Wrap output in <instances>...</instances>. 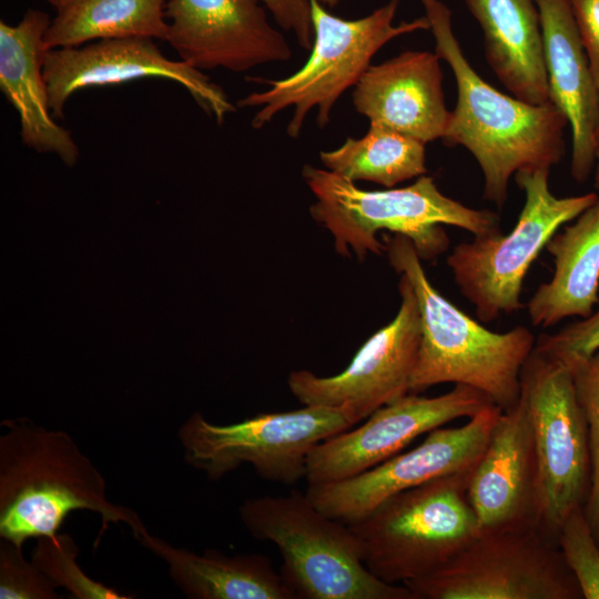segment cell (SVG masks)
<instances>
[{"label": "cell", "instance_id": "5", "mask_svg": "<svg viewBox=\"0 0 599 599\" xmlns=\"http://www.w3.org/2000/svg\"><path fill=\"white\" fill-rule=\"evenodd\" d=\"M238 516L254 538L276 546L280 573L295 599H414L405 585L375 577L351 526L324 514L306 494L252 497Z\"/></svg>", "mask_w": 599, "mask_h": 599}, {"label": "cell", "instance_id": "28", "mask_svg": "<svg viewBox=\"0 0 599 599\" xmlns=\"http://www.w3.org/2000/svg\"><path fill=\"white\" fill-rule=\"evenodd\" d=\"M577 398L589 432L591 484L583 506L599 542V349L571 369Z\"/></svg>", "mask_w": 599, "mask_h": 599}, {"label": "cell", "instance_id": "20", "mask_svg": "<svg viewBox=\"0 0 599 599\" xmlns=\"http://www.w3.org/2000/svg\"><path fill=\"white\" fill-rule=\"evenodd\" d=\"M49 14L29 9L17 24L0 21V89L19 115L22 143L54 153L72 166L79 149L71 132L54 120L43 74Z\"/></svg>", "mask_w": 599, "mask_h": 599}, {"label": "cell", "instance_id": "4", "mask_svg": "<svg viewBox=\"0 0 599 599\" xmlns=\"http://www.w3.org/2000/svg\"><path fill=\"white\" fill-rule=\"evenodd\" d=\"M303 179L315 201L309 213L334 238L342 256L364 260L382 255L385 246L377 233L388 231L408 237L422 260H433L449 245L443 224L474 236L500 233V217L476 210L443 194L433 176L422 175L404 187L369 191L326 169L304 165Z\"/></svg>", "mask_w": 599, "mask_h": 599}, {"label": "cell", "instance_id": "2", "mask_svg": "<svg viewBox=\"0 0 599 599\" xmlns=\"http://www.w3.org/2000/svg\"><path fill=\"white\" fill-rule=\"evenodd\" d=\"M0 537L22 547L29 538L59 532L74 510L95 512L102 525L145 530L132 509L111 502L101 471L63 430L20 417L1 423Z\"/></svg>", "mask_w": 599, "mask_h": 599}, {"label": "cell", "instance_id": "6", "mask_svg": "<svg viewBox=\"0 0 599 599\" xmlns=\"http://www.w3.org/2000/svg\"><path fill=\"white\" fill-rule=\"evenodd\" d=\"M474 467L402 491L349 525L375 577L393 585L427 577L481 534L467 493Z\"/></svg>", "mask_w": 599, "mask_h": 599}, {"label": "cell", "instance_id": "9", "mask_svg": "<svg viewBox=\"0 0 599 599\" xmlns=\"http://www.w3.org/2000/svg\"><path fill=\"white\" fill-rule=\"evenodd\" d=\"M346 408L304 405L219 425L193 413L180 426L184 460L210 480H219L247 464L264 480L295 485L305 478L309 453L319 443L357 425Z\"/></svg>", "mask_w": 599, "mask_h": 599}, {"label": "cell", "instance_id": "26", "mask_svg": "<svg viewBox=\"0 0 599 599\" xmlns=\"http://www.w3.org/2000/svg\"><path fill=\"white\" fill-rule=\"evenodd\" d=\"M31 561L57 587L67 589L77 599H130L112 587L88 576L78 562L79 547L67 534L37 538Z\"/></svg>", "mask_w": 599, "mask_h": 599}, {"label": "cell", "instance_id": "14", "mask_svg": "<svg viewBox=\"0 0 599 599\" xmlns=\"http://www.w3.org/2000/svg\"><path fill=\"white\" fill-rule=\"evenodd\" d=\"M491 404L486 394L463 384L435 397L409 393L375 410L361 426L315 446L305 479L321 485L356 476L397 455L418 436L459 417L470 418Z\"/></svg>", "mask_w": 599, "mask_h": 599}, {"label": "cell", "instance_id": "19", "mask_svg": "<svg viewBox=\"0 0 599 599\" xmlns=\"http://www.w3.org/2000/svg\"><path fill=\"white\" fill-rule=\"evenodd\" d=\"M541 23L549 101L567 118L572 135L570 173L577 183L591 175L598 144L599 91L569 0H535Z\"/></svg>", "mask_w": 599, "mask_h": 599}, {"label": "cell", "instance_id": "1", "mask_svg": "<svg viewBox=\"0 0 599 599\" xmlns=\"http://www.w3.org/2000/svg\"><path fill=\"white\" fill-rule=\"evenodd\" d=\"M435 52L450 67L457 101L443 142L464 146L484 175V197L501 209L509 180L525 169L558 164L565 154L569 122L551 102L530 104L486 82L466 59L454 33L451 11L440 0H420Z\"/></svg>", "mask_w": 599, "mask_h": 599}, {"label": "cell", "instance_id": "32", "mask_svg": "<svg viewBox=\"0 0 599 599\" xmlns=\"http://www.w3.org/2000/svg\"><path fill=\"white\" fill-rule=\"evenodd\" d=\"M569 1L599 91V0Z\"/></svg>", "mask_w": 599, "mask_h": 599}, {"label": "cell", "instance_id": "3", "mask_svg": "<svg viewBox=\"0 0 599 599\" xmlns=\"http://www.w3.org/2000/svg\"><path fill=\"white\" fill-rule=\"evenodd\" d=\"M383 243L390 266L408 278L419 309L422 337L409 393L454 383L483 392L502 410L516 405L534 334L521 325L505 333L487 329L432 285L408 237L392 233Z\"/></svg>", "mask_w": 599, "mask_h": 599}, {"label": "cell", "instance_id": "10", "mask_svg": "<svg viewBox=\"0 0 599 599\" xmlns=\"http://www.w3.org/2000/svg\"><path fill=\"white\" fill-rule=\"evenodd\" d=\"M532 429L537 467V525L557 542L566 517L583 506L591 484V453L586 417L572 373L532 351L520 373Z\"/></svg>", "mask_w": 599, "mask_h": 599}, {"label": "cell", "instance_id": "31", "mask_svg": "<svg viewBox=\"0 0 599 599\" xmlns=\"http://www.w3.org/2000/svg\"><path fill=\"white\" fill-rule=\"evenodd\" d=\"M276 23L292 32L300 47L311 50L314 39L309 0H261Z\"/></svg>", "mask_w": 599, "mask_h": 599}, {"label": "cell", "instance_id": "8", "mask_svg": "<svg viewBox=\"0 0 599 599\" xmlns=\"http://www.w3.org/2000/svg\"><path fill=\"white\" fill-rule=\"evenodd\" d=\"M549 172L548 167H538L515 173L525 193L515 227L506 235L500 232L459 243L446 260L456 285L475 306L480 322H493L522 307L525 276L540 251L560 226L597 200L595 192L557 197L549 187Z\"/></svg>", "mask_w": 599, "mask_h": 599}, {"label": "cell", "instance_id": "12", "mask_svg": "<svg viewBox=\"0 0 599 599\" xmlns=\"http://www.w3.org/2000/svg\"><path fill=\"white\" fill-rule=\"evenodd\" d=\"M502 409L488 405L460 427H438L417 447L356 476L308 485L306 495L327 516L354 524L388 498L437 477L474 467Z\"/></svg>", "mask_w": 599, "mask_h": 599}, {"label": "cell", "instance_id": "24", "mask_svg": "<svg viewBox=\"0 0 599 599\" xmlns=\"http://www.w3.org/2000/svg\"><path fill=\"white\" fill-rule=\"evenodd\" d=\"M169 0H73L51 20L48 50L90 41L143 37L165 41Z\"/></svg>", "mask_w": 599, "mask_h": 599}, {"label": "cell", "instance_id": "27", "mask_svg": "<svg viewBox=\"0 0 599 599\" xmlns=\"http://www.w3.org/2000/svg\"><path fill=\"white\" fill-rule=\"evenodd\" d=\"M557 544L582 598L599 599V542L583 506L575 508L566 517L559 528Z\"/></svg>", "mask_w": 599, "mask_h": 599}, {"label": "cell", "instance_id": "22", "mask_svg": "<svg viewBox=\"0 0 599 599\" xmlns=\"http://www.w3.org/2000/svg\"><path fill=\"white\" fill-rule=\"evenodd\" d=\"M546 248L555 271L527 304L530 323L547 328L566 317H589L599 302V193L572 224L552 235Z\"/></svg>", "mask_w": 599, "mask_h": 599}, {"label": "cell", "instance_id": "16", "mask_svg": "<svg viewBox=\"0 0 599 599\" xmlns=\"http://www.w3.org/2000/svg\"><path fill=\"white\" fill-rule=\"evenodd\" d=\"M165 41L197 70L245 72L293 52L261 0H169Z\"/></svg>", "mask_w": 599, "mask_h": 599}, {"label": "cell", "instance_id": "34", "mask_svg": "<svg viewBox=\"0 0 599 599\" xmlns=\"http://www.w3.org/2000/svg\"><path fill=\"white\" fill-rule=\"evenodd\" d=\"M50 6H52L57 12L65 8L73 0H45Z\"/></svg>", "mask_w": 599, "mask_h": 599}, {"label": "cell", "instance_id": "7", "mask_svg": "<svg viewBox=\"0 0 599 599\" xmlns=\"http://www.w3.org/2000/svg\"><path fill=\"white\" fill-rule=\"evenodd\" d=\"M309 3L314 39L306 62L286 78L267 81L265 91L252 92L237 102L241 108H260L252 119L254 129L263 128L288 106L294 108L286 126L290 138L300 136L314 108L318 126H326L339 97L357 84L380 48L399 35L429 30L425 16L394 24L399 0H389L355 20L332 14L318 0Z\"/></svg>", "mask_w": 599, "mask_h": 599}, {"label": "cell", "instance_id": "33", "mask_svg": "<svg viewBox=\"0 0 599 599\" xmlns=\"http://www.w3.org/2000/svg\"><path fill=\"white\" fill-rule=\"evenodd\" d=\"M593 186L599 192V146L596 154V162L593 166Z\"/></svg>", "mask_w": 599, "mask_h": 599}, {"label": "cell", "instance_id": "35", "mask_svg": "<svg viewBox=\"0 0 599 599\" xmlns=\"http://www.w3.org/2000/svg\"><path fill=\"white\" fill-rule=\"evenodd\" d=\"M325 8L333 9L335 8L339 0H318Z\"/></svg>", "mask_w": 599, "mask_h": 599}, {"label": "cell", "instance_id": "36", "mask_svg": "<svg viewBox=\"0 0 599 599\" xmlns=\"http://www.w3.org/2000/svg\"><path fill=\"white\" fill-rule=\"evenodd\" d=\"M595 138H596V142H597V144H598V146H599V124H598V128H597V130H596V135H595Z\"/></svg>", "mask_w": 599, "mask_h": 599}, {"label": "cell", "instance_id": "23", "mask_svg": "<svg viewBox=\"0 0 599 599\" xmlns=\"http://www.w3.org/2000/svg\"><path fill=\"white\" fill-rule=\"evenodd\" d=\"M134 538L160 557L181 591L192 599H295L266 556H226L206 549L202 555L171 545L148 529Z\"/></svg>", "mask_w": 599, "mask_h": 599}, {"label": "cell", "instance_id": "13", "mask_svg": "<svg viewBox=\"0 0 599 599\" xmlns=\"http://www.w3.org/2000/svg\"><path fill=\"white\" fill-rule=\"evenodd\" d=\"M400 305L390 323L374 333L339 374L321 377L301 369L287 386L303 405L346 408L361 420L410 392L422 331L419 309L408 278L400 275Z\"/></svg>", "mask_w": 599, "mask_h": 599}, {"label": "cell", "instance_id": "17", "mask_svg": "<svg viewBox=\"0 0 599 599\" xmlns=\"http://www.w3.org/2000/svg\"><path fill=\"white\" fill-rule=\"evenodd\" d=\"M481 532L537 527V467L526 402L498 417L468 481Z\"/></svg>", "mask_w": 599, "mask_h": 599}, {"label": "cell", "instance_id": "30", "mask_svg": "<svg viewBox=\"0 0 599 599\" xmlns=\"http://www.w3.org/2000/svg\"><path fill=\"white\" fill-rule=\"evenodd\" d=\"M599 349V309L552 334H540L534 351L570 370Z\"/></svg>", "mask_w": 599, "mask_h": 599}, {"label": "cell", "instance_id": "25", "mask_svg": "<svg viewBox=\"0 0 599 599\" xmlns=\"http://www.w3.org/2000/svg\"><path fill=\"white\" fill-rule=\"evenodd\" d=\"M324 169L349 181L385 187L427 173L426 143L389 128L369 124L362 138H347L335 150L321 151Z\"/></svg>", "mask_w": 599, "mask_h": 599}, {"label": "cell", "instance_id": "21", "mask_svg": "<svg viewBox=\"0 0 599 599\" xmlns=\"http://www.w3.org/2000/svg\"><path fill=\"white\" fill-rule=\"evenodd\" d=\"M484 34L485 59L505 88L530 104L549 101L535 0H464Z\"/></svg>", "mask_w": 599, "mask_h": 599}, {"label": "cell", "instance_id": "18", "mask_svg": "<svg viewBox=\"0 0 599 599\" xmlns=\"http://www.w3.org/2000/svg\"><path fill=\"white\" fill-rule=\"evenodd\" d=\"M436 52L407 50L370 64L354 87L355 110L369 124L389 128L425 143L443 139L450 111Z\"/></svg>", "mask_w": 599, "mask_h": 599}, {"label": "cell", "instance_id": "15", "mask_svg": "<svg viewBox=\"0 0 599 599\" xmlns=\"http://www.w3.org/2000/svg\"><path fill=\"white\" fill-rule=\"evenodd\" d=\"M43 74L54 119L63 115L70 97L91 87L115 85L160 78L184 87L199 106L219 124L236 111L225 91L201 70L165 57L152 38L94 41L80 47L48 50Z\"/></svg>", "mask_w": 599, "mask_h": 599}, {"label": "cell", "instance_id": "29", "mask_svg": "<svg viewBox=\"0 0 599 599\" xmlns=\"http://www.w3.org/2000/svg\"><path fill=\"white\" fill-rule=\"evenodd\" d=\"M58 587L32 561L22 547L0 541V599H58Z\"/></svg>", "mask_w": 599, "mask_h": 599}, {"label": "cell", "instance_id": "11", "mask_svg": "<svg viewBox=\"0 0 599 599\" xmlns=\"http://www.w3.org/2000/svg\"><path fill=\"white\" fill-rule=\"evenodd\" d=\"M414 599H579L558 544L539 528L481 532L436 572L407 582Z\"/></svg>", "mask_w": 599, "mask_h": 599}]
</instances>
